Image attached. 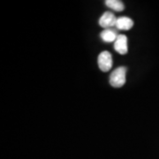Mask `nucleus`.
I'll return each instance as SVG.
<instances>
[{"mask_svg":"<svg viewBox=\"0 0 159 159\" xmlns=\"http://www.w3.org/2000/svg\"><path fill=\"white\" fill-rule=\"evenodd\" d=\"M126 67L119 66L115 69L110 76V84L114 88H121L125 83Z\"/></svg>","mask_w":159,"mask_h":159,"instance_id":"obj_1","label":"nucleus"},{"mask_svg":"<svg viewBox=\"0 0 159 159\" xmlns=\"http://www.w3.org/2000/svg\"><path fill=\"white\" fill-rule=\"evenodd\" d=\"M98 66L102 72H108L112 66V57L109 51H102L98 56Z\"/></svg>","mask_w":159,"mask_h":159,"instance_id":"obj_2","label":"nucleus"},{"mask_svg":"<svg viewBox=\"0 0 159 159\" xmlns=\"http://www.w3.org/2000/svg\"><path fill=\"white\" fill-rule=\"evenodd\" d=\"M117 20L118 19L112 12L106 11L99 19V25L104 29H109L113 26H116Z\"/></svg>","mask_w":159,"mask_h":159,"instance_id":"obj_3","label":"nucleus"},{"mask_svg":"<svg viewBox=\"0 0 159 159\" xmlns=\"http://www.w3.org/2000/svg\"><path fill=\"white\" fill-rule=\"evenodd\" d=\"M114 49L118 53L125 55L128 51L127 47V37L125 34H119L116 41L114 42Z\"/></svg>","mask_w":159,"mask_h":159,"instance_id":"obj_4","label":"nucleus"},{"mask_svg":"<svg viewBox=\"0 0 159 159\" xmlns=\"http://www.w3.org/2000/svg\"><path fill=\"white\" fill-rule=\"evenodd\" d=\"M116 27L119 30H129L134 27V21L128 17H119L117 20Z\"/></svg>","mask_w":159,"mask_h":159,"instance_id":"obj_5","label":"nucleus"},{"mask_svg":"<svg viewBox=\"0 0 159 159\" xmlns=\"http://www.w3.org/2000/svg\"><path fill=\"white\" fill-rule=\"evenodd\" d=\"M101 38L102 41L106 42V43H111V42H115L118 35L116 34V32L114 31L113 29H104L103 31L101 32L100 34Z\"/></svg>","mask_w":159,"mask_h":159,"instance_id":"obj_6","label":"nucleus"},{"mask_svg":"<svg viewBox=\"0 0 159 159\" xmlns=\"http://www.w3.org/2000/svg\"><path fill=\"white\" fill-rule=\"evenodd\" d=\"M105 5L108 6L110 9H112L114 11H122L125 9V5L122 1L119 0H106Z\"/></svg>","mask_w":159,"mask_h":159,"instance_id":"obj_7","label":"nucleus"}]
</instances>
